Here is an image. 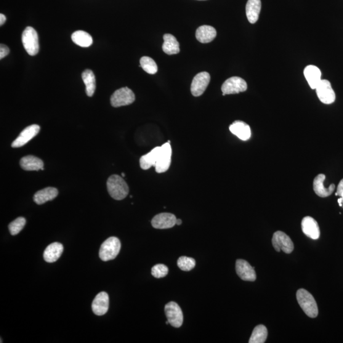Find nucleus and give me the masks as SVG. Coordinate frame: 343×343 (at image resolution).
<instances>
[{
	"label": "nucleus",
	"instance_id": "39448f33",
	"mask_svg": "<svg viewBox=\"0 0 343 343\" xmlns=\"http://www.w3.org/2000/svg\"><path fill=\"white\" fill-rule=\"evenodd\" d=\"M135 99L134 93L128 87L116 90L111 97V105L114 108L131 105Z\"/></svg>",
	"mask_w": 343,
	"mask_h": 343
},
{
	"label": "nucleus",
	"instance_id": "a878e982",
	"mask_svg": "<svg viewBox=\"0 0 343 343\" xmlns=\"http://www.w3.org/2000/svg\"><path fill=\"white\" fill-rule=\"evenodd\" d=\"M160 150V146L156 147L151 150L150 153L143 155L140 158V166L143 170H148L151 167H155L157 162L158 156Z\"/></svg>",
	"mask_w": 343,
	"mask_h": 343
},
{
	"label": "nucleus",
	"instance_id": "f704fd0d",
	"mask_svg": "<svg viewBox=\"0 0 343 343\" xmlns=\"http://www.w3.org/2000/svg\"><path fill=\"white\" fill-rule=\"evenodd\" d=\"M336 196H339L342 199L343 201V179L339 183L337 188Z\"/></svg>",
	"mask_w": 343,
	"mask_h": 343
},
{
	"label": "nucleus",
	"instance_id": "4be33fe9",
	"mask_svg": "<svg viewBox=\"0 0 343 343\" xmlns=\"http://www.w3.org/2000/svg\"><path fill=\"white\" fill-rule=\"evenodd\" d=\"M216 36V30L211 26H201L196 31V38L202 44L210 43L214 41Z\"/></svg>",
	"mask_w": 343,
	"mask_h": 343
},
{
	"label": "nucleus",
	"instance_id": "5701e85b",
	"mask_svg": "<svg viewBox=\"0 0 343 343\" xmlns=\"http://www.w3.org/2000/svg\"><path fill=\"white\" fill-rule=\"evenodd\" d=\"M304 74L310 87L312 89H315L321 80L320 69L315 66H308L305 69Z\"/></svg>",
	"mask_w": 343,
	"mask_h": 343
},
{
	"label": "nucleus",
	"instance_id": "58836bf2",
	"mask_svg": "<svg viewBox=\"0 0 343 343\" xmlns=\"http://www.w3.org/2000/svg\"><path fill=\"white\" fill-rule=\"evenodd\" d=\"M122 176H123V177L126 176V174H125L124 173H122Z\"/></svg>",
	"mask_w": 343,
	"mask_h": 343
},
{
	"label": "nucleus",
	"instance_id": "b1692460",
	"mask_svg": "<svg viewBox=\"0 0 343 343\" xmlns=\"http://www.w3.org/2000/svg\"><path fill=\"white\" fill-rule=\"evenodd\" d=\"M260 9H261L260 0H248L246 5V15L250 23H256L259 19Z\"/></svg>",
	"mask_w": 343,
	"mask_h": 343
},
{
	"label": "nucleus",
	"instance_id": "f3484780",
	"mask_svg": "<svg viewBox=\"0 0 343 343\" xmlns=\"http://www.w3.org/2000/svg\"><path fill=\"white\" fill-rule=\"evenodd\" d=\"M326 175L322 174H318L313 180V190L318 196L321 198L328 197L334 192L336 186L332 184L329 188L324 186V183L326 179Z\"/></svg>",
	"mask_w": 343,
	"mask_h": 343
},
{
	"label": "nucleus",
	"instance_id": "c9c22d12",
	"mask_svg": "<svg viewBox=\"0 0 343 343\" xmlns=\"http://www.w3.org/2000/svg\"><path fill=\"white\" fill-rule=\"evenodd\" d=\"M6 20L7 18L4 14H0V26L4 25Z\"/></svg>",
	"mask_w": 343,
	"mask_h": 343
},
{
	"label": "nucleus",
	"instance_id": "9d476101",
	"mask_svg": "<svg viewBox=\"0 0 343 343\" xmlns=\"http://www.w3.org/2000/svg\"><path fill=\"white\" fill-rule=\"evenodd\" d=\"M316 94L321 103L326 105H331L336 100V94L331 83L327 79H321L316 87Z\"/></svg>",
	"mask_w": 343,
	"mask_h": 343
},
{
	"label": "nucleus",
	"instance_id": "a211bd4d",
	"mask_svg": "<svg viewBox=\"0 0 343 343\" xmlns=\"http://www.w3.org/2000/svg\"><path fill=\"white\" fill-rule=\"evenodd\" d=\"M230 130L233 134L243 140H249L251 136V128L248 124L243 121L234 122L230 126Z\"/></svg>",
	"mask_w": 343,
	"mask_h": 343
},
{
	"label": "nucleus",
	"instance_id": "c756f323",
	"mask_svg": "<svg viewBox=\"0 0 343 343\" xmlns=\"http://www.w3.org/2000/svg\"><path fill=\"white\" fill-rule=\"evenodd\" d=\"M140 66L146 73L154 74L157 73L158 66L155 61L152 58L149 57H143L140 60Z\"/></svg>",
	"mask_w": 343,
	"mask_h": 343
},
{
	"label": "nucleus",
	"instance_id": "6e6552de",
	"mask_svg": "<svg viewBox=\"0 0 343 343\" xmlns=\"http://www.w3.org/2000/svg\"><path fill=\"white\" fill-rule=\"evenodd\" d=\"M272 244L276 251H283L286 254H291L294 248V244L291 238L280 231H276L273 234Z\"/></svg>",
	"mask_w": 343,
	"mask_h": 343
},
{
	"label": "nucleus",
	"instance_id": "f257e3e1",
	"mask_svg": "<svg viewBox=\"0 0 343 343\" xmlns=\"http://www.w3.org/2000/svg\"><path fill=\"white\" fill-rule=\"evenodd\" d=\"M107 188L111 197L116 200H122L128 195L129 188L123 178L118 175H113L108 178Z\"/></svg>",
	"mask_w": 343,
	"mask_h": 343
},
{
	"label": "nucleus",
	"instance_id": "7c9ffc66",
	"mask_svg": "<svg viewBox=\"0 0 343 343\" xmlns=\"http://www.w3.org/2000/svg\"><path fill=\"white\" fill-rule=\"evenodd\" d=\"M196 261L193 258L182 256L177 260L178 267L183 271L188 272L195 267Z\"/></svg>",
	"mask_w": 343,
	"mask_h": 343
},
{
	"label": "nucleus",
	"instance_id": "2eb2a0df",
	"mask_svg": "<svg viewBox=\"0 0 343 343\" xmlns=\"http://www.w3.org/2000/svg\"><path fill=\"white\" fill-rule=\"evenodd\" d=\"M177 218L171 213H161L155 215L151 220V225L156 229H169L176 225Z\"/></svg>",
	"mask_w": 343,
	"mask_h": 343
},
{
	"label": "nucleus",
	"instance_id": "393cba45",
	"mask_svg": "<svg viewBox=\"0 0 343 343\" xmlns=\"http://www.w3.org/2000/svg\"><path fill=\"white\" fill-rule=\"evenodd\" d=\"M164 41L162 49L166 54L168 55L179 54L180 52L179 44L174 36L171 34H164Z\"/></svg>",
	"mask_w": 343,
	"mask_h": 343
},
{
	"label": "nucleus",
	"instance_id": "dca6fc26",
	"mask_svg": "<svg viewBox=\"0 0 343 343\" xmlns=\"http://www.w3.org/2000/svg\"><path fill=\"white\" fill-rule=\"evenodd\" d=\"M302 232L313 240H317L320 237V228L315 219L310 216L303 218L301 222Z\"/></svg>",
	"mask_w": 343,
	"mask_h": 343
},
{
	"label": "nucleus",
	"instance_id": "f03ea898",
	"mask_svg": "<svg viewBox=\"0 0 343 343\" xmlns=\"http://www.w3.org/2000/svg\"><path fill=\"white\" fill-rule=\"evenodd\" d=\"M297 302L307 315L316 318L318 314L317 304L314 297L307 290L300 289L296 293Z\"/></svg>",
	"mask_w": 343,
	"mask_h": 343
},
{
	"label": "nucleus",
	"instance_id": "7ed1b4c3",
	"mask_svg": "<svg viewBox=\"0 0 343 343\" xmlns=\"http://www.w3.org/2000/svg\"><path fill=\"white\" fill-rule=\"evenodd\" d=\"M121 249V243L116 237H110L104 241L99 250V257L103 261L115 259Z\"/></svg>",
	"mask_w": 343,
	"mask_h": 343
},
{
	"label": "nucleus",
	"instance_id": "2f4dec72",
	"mask_svg": "<svg viewBox=\"0 0 343 343\" xmlns=\"http://www.w3.org/2000/svg\"><path fill=\"white\" fill-rule=\"evenodd\" d=\"M26 220L25 218L20 217L17 218L14 221L10 223L9 226V229L10 234L12 235H16L19 233L23 230L26 225Z\"/></svg>",
	"mask_w": 343,
	"mask_h": 343
},
{
	"label": "nucleus",
	"instance_id": "ddd939ff",
	"mask_svg": "<svg viewBox=\"0 0 343 343\" xmlns=\"http://www.w3.org/2000/svg\"><path fill=\"white\" fill-rule=\"evenodd\" d=\"M236 272L239 277L244 281H254L256 279L254 268L244 259H238L236 262Z\"/></svg>",
	"mask_w": 343,
	"mask_h": 343
},
{
	"label": "nucleus",
	"instance_id": "aec40b11",
	"mask_svg": "<svg viewBox=\"0 0 343 343\" xmlns=\"http://www.w3.org/2000/svg\"><path fill=\"white\" fill-rule=\"evenodd\" d=\"M64 251L62 244L55 243L50 244L45 249L44 258L45 261L49 263H54L59 259Z\"/></svg>",
	"mask_w": 343,
	"mask_h": 343
},
{
	"label": "nucleus",
	"instance_id": "c85d7f7f",
	"mask_svg": "<svg viewBox=\"0 0 343 343\" xmlns=\"http://www.w3.org/2000/svg\"><path fill=\"white\" fill-rule=\"evenodd\" d=\"M268 337V330L265 326L259 325L254 328L249 343H264Z\"/></svg>",
	"mask_w": 343,
	"mask_h": 343
},
{
	"label": "nucleus",
	"instance_id": "9b49d317",
	"mask_svg": "<svg viewBox=\"0 0 343 343\" xmlns=\"http://www.w3.org/2000/svg\"><path fill=\"white\" fill-rule=\"evenodd\" d=\"M211 76L207 72H201L194 77L191 86V94L195 97L200 96L208 87Z\"/></svg>",
	"mask_w": 343,
	"mask_h": 343
},
{
	"label": "nucleus",
	"instance_id": "473e14b6",
	"mask_svg": "<svg viewBox=\"0 0 343 343\" xmlns=\"http://www.w3.org/2000/svg\"><path fill=\"white\" fill-rule=\"evenodd\" d=\"M169 273V268L166 265L158 264L154 266L151 269V274L156 278H164Z\"/></svg>",
	"mask_w": 343,
	"mask_h": 343
},
{
	"label": "nucleus",
	"instance_id": "e433bc0d",
	"mask_svg": "<svg viewBox=\"0 0 343 343\" xmlns=\"http://www.w3.org/2000/svg\"><path fill=\"white\" fill-rule=\"evenodd\" d=\"M182 224V220L181 219H177L176 220V225L178 226H179Z\"/></svg>",
	"mask_w": 343,
	"mask_h": 343
},
{
	"label": "nucleus",
	"instance_id": "0eeeda50",
	"mask_svg": "<svg viewBox=\"0 0 343 343\" xmlns=\"http://www.w3.org/2000/svg\"><path fill=\"white\" fill-rule=\"evenodd\" d=\"M172 148L168 142L160 146L157 162L155 167L156 172L160 174L168 171L171 164Z\"/></svg>",
	"mask_w": 343,
	"mask_h": 343
},
{
	"label": "nucleus",
	"instance_id": "72a5a7b5",
	"mask_svg": "<svg viewBox=\"0 0 343 343\" xmlns=\"http://www.w3.org/2000/svg\"><path fill=\"white\" fill-rule=\"evenodd\" d=\"M10 50L9 47L4 44L0 45V59H2L9 55Z\"/></svg>",
	"mask_w": 343,
	"mask_h": 343
},
{
	"label": "nucleus",
	"instance_id": "6ab92c4d",
	"mask_svg": "<svg viewBox=\"0 0 343 343\" xmlns=\"http://www.w3.org/2000/svg\"><path fill=\"white\" fill-rule=\"evenodd\" d=\"M21 168L27 171H38L44 170V162L36 156H26L20 161Z\"/></svg>",
	"mask_w": 343,
	"mask_h": 343
},
{
	"label": "nucleus",
	"instance_id": "20e7f679",
	"mask_svg": "<svg viewBox=\"0 0 343 343\" xmlns=\"http://www.w3.org/2000/svg\"><path fill=\"white\" fill-rule=\"evenodd\" d=\"M22 42L26 52L31 56L38 54L39 52V41L38 33L32 27H27L23 31Z\"/></svg>",
	"mask_w": 343,
	"mask_h": 343
},
{
	"label": "nucleus",
	"instance_id": "423d86ee",
	"mask_svg": "<svg viewBox=\"0 0 343 343\" xmlns=\"http://www.w3.org/2000/svg\"><path fill=\"white\" fill-rule=\"evenodd\" d=\"M247 84L244 79L238 76L228 78L221 87L223 95L235 94L246 91Z\"/></svg>",
	"mask_w": 343,
	"mask_h": 343
},
{
	"label": "nucleus",
	"instance_id": "bb28decb",
	"mask_svg": "<svg viewBox=\"0 0 343 343\" xmlns=\"http://www.w3.org/2000/svg\"><path fill=\"white\" fill-rule=\"evenodd\" d=\"M72 41L74 44L82 47H89L93 44V39L87 32L77 31L72 34Z\"/></svg>",
	"mask_w": 343,
	"mask_h": 343
},
{
	"label": "nucleus",
	"instance_id": "4468645a",
	"mask_svg": "<svg viewBox=\"0 0 343 343\" xmlns=\"http://www.w3.org/2000/svg\"><path fill=\"white\" fill-rule=\"evenodd\" d=\"M110 305V299L106 292H101L98 294L93 300L92 309L94 314L97 316L105 315L108 312Z\"/></svg>",
	"mask_w": 343,
	"mask_h": 343
},
{
	"label": "nucleus",
	"instance_id": "1a4fd4ad",
	"mask_svg": "<svg viewBox=\"0 0 343 343\" xmlns=\"http://www.w3.org/2000/svg\"><path fill=\"white\" fill-rule=\"evenodd\" d=\"M165 312L171 325L179 328L183 325V314L179 306L175 302H170L165 307Z\"/></svg>",
	"mask_w": 343,
	"mask_h": 343
},
{
	"label": "nucleus",
	"instance_id": "4c0bfd02",
	"mask_svg": "<svg viewBox=\"0 0 343 343\" xmlns=\"http://www.w3.org/2000/svg\"><path fill=\"white\" fill-rule=\"evenodd\" d=\"M342 199L341 198L338 199V203L339 204V206L341 207L342 206Z\"/></svg>",
	"mask_w": 343,
	"mask_h": 343
},
{
	"label": "nucleus",
	"instance_id": "cd10ccee",
	"mask_svg": "<svg viewBox=\"0 0 343 343\" xmlns=\"http://www.w3.org/2000/svg\"><path fill=\"white\" fill-rule=\"evenodd\" d=\"M82 79L86 85L87 95L89 97H92L95 90V77L94 72L90 70L84 71L82 73Z\"/></svg>",
	"mask_w": 343,
	"mask_h": 343
},
{
	"label": "nucleus",
	"instance_id": "f8f14e48",
	"mask_svg": "<svg viewBox=\"0 0 343 343\" xmlns=\"http://www.w3.org/2000/svg\"><path fill=\"white\" fill-rule=\"evenodd\" d=\"M41 127L38 125H31L24 129L14 142L12 144V148H20L25 146L38 134Z\"/></svg>",
	"mask_w": 343,
	"mask_h": 343
},
{
	"label": "nucleus",
	"instance_id": "412c9836",
	"mask_svg": "<svg viewBox=\"0 0 343 343\" xmlns=\"http://www.w3.org/2000/svg\"><path fill=\"white\" fill-rule=\"evenodd\" d=\"M58 193L57 189L48 187L37 191L34 194L33 200L36 204L42 205L46 203L47 201L54 200V199L57 197Z\"/></svg>",
	"mask_w": 343,
	"mask_h": 343
}]
</instances>
